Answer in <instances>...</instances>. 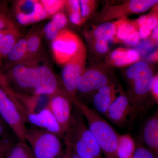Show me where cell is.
Instances as JSON below:
<instances>
[{
    "label": "cell",
    "instance_id": "obj_30",
    "mask_svg": "<svg viewBox=\"0 0 158 158\" xmlns=\"http://www.w3.org/2000/svg\"><path fill=\"white\" fill-rule=\"evenodd\" d=\"M0 88H2L11 98V99L15 102L16 105H18L19 102L15 96V92L10 86L6 76H5V75L3 74L1 72V70H0Z\"/></svg>",
    "mask_w": 158,
    "mask_h": 158
},
{
    "label": "cell",
    "instance_id": "obj_22",
    "mask_svg": "<svg viewBox=\"0 0 158 158\" xmlns=\"http://www.w3.org/2000/svg\"><path fill=\"white\" fill-rule=\"evenodd\" d=\"M118 20L114 23L105 22L101 24L94 29L92 33L95 40L107 39L116 36Z\"/></svg>",
    "mask_w": 158,
    "mask_h": 158
},
{
    "label": "cell",
    "instance_id": "obj_44",
    "mask_svg": "<svg viewBox=\"0 0 158 158\" xmlns=\"http://www.w3.org/2000/svg\"><path fill=\"white\" fill-rule=\"evenodd\" d=\"M8 125L0 116V138L8 135Z\"/></svg>",
    "mask_w": 158,
    "mask_h": 158
},
{
    "label": "cell",
    "instance_id": "obj_2",
    "mask_svg": "<svg viewBox=\"0 0 158 158\" xmlns=\"http://www.w3.org/2000/svg\"><path fill=\"white\" fill-rule=\"evenodd\" d=\"M73 104L86 118L88 127L106 158H117L119 134L94 110L77 98Z\"/></svg>",
    "mask_w": 158,
    "mask_h": 158
},
{
    "label": "cell",
    "instance_id": "obj_38",
    "mask_svg": "<svg viewBox=\"0 0 158 158\" xmlns=\"http://www.w3.org/2000/svg\"><path fill=\"white\" fill-rule=\"evenodd\" d=\"M151 95L152 98V101L156 103L158 102V76L156 75L154 77L152 85L151 88Z\"/></svg>",
    "mask_w": 158,
    "mask_h": 158
},
{
    "label": "cell",
    "instance_id": "obj_19",
    "mask_svg": "<svg viewBox=\"0 0 158 158\" xmlns=\"http://www.w3.org/2000/svg\"><path fill=\"white\" fill-rule=\"evenodd\" d=\"M48 17L47 13L40 1H38L35 10L31 14H16V19L18 22L23 25H28L30 24L38 22L45 19Z\"/></svg>",
    "mask_w": 158,
    "mask_h": 158
},
{
    "label": "cell",
    "instance_id": "obj_23",
    "mask_svg": "<svg viewBox=\"0 0 158 158\" xmlns=\"http://www.w3.org/2000/svg\"><path fill=\"white\" fill-rule=\"evenodd\" d=\"M19 31H13L0 37V60L6 58L15 44L21 38Z\"/></svg>",
    "mask_w": 158,
    "mask_h": 158
},
{
    "label": "cell",
    "instance_id": "obj_28",
    "mask_svg": "<svg viewBox=\"0 0 158 158\" xmlns=\"http://www.w3.org/2000/svg\"><path fill=\"white\" fill-rule=\"evenodd\" d=\"M38 1H19L15 6L16 13L29 15L32 13L36 8Z\"/></svg>",
    "mask_w": 158,
    "mask_h": 158
},
{
    "label": "cell",
    "instance_id": "obj_26",
    "mask_svg": "<svg viewBox=\"0 0 158 158\" xmlns=\"http://www.w3.org/2000/svg\"><path fill=\"white\" fill-rule=\"evenodd\" d=\"M5 9L4 6L0 5V31H18L16 25Z\"/></svg>",
    "mask_w": 158,
    "mask_h": 158
},
{
    "label": "cell",
    "instance_id": "obj_45",
    "mask_svg": "<svg viewBox=\"0 0 158 158\" xmlns=\"http://www.w3.org/2000/svg\"><path fill=\"white\" fill-rule=\"evenodd\" d=\"M152 37L153 42L157 44L158 39V27H156L153 31Z\"/></svg>",
    "mask_w": 158,
    "mask_h": 158
},
{
    "label": "cell",
    "instance_id": "obj_8",
    "mask_svg": "<svg viewBox=\"0 0 158 158\" xmlns=\"http://www.w3.org/2000/svg\"><path fill=\"white\" fill-rule=\"evenodd\" d=\"M114 81L113 73L105 69H85L77 82V94H92L97 90Z\"/></svg>",
    "mask_w": 158,
    "mask_h": 158
},
{
    "label": "cell",
    "instance_id": "obj_11",
    "mask_svg": "<svg viewBox=\"0 0 158 158\" xmlns=\"http://www.w3.org/2000/svg\"><path fill=\"white\" fill-rule=\"evenodd\" d=\"M48 106L65 133L70 127L73 117V101L63 91L50 96Z\"/></svg>",
    "mask_w": 158,
    "mask_h": 158
},
{
    "label": "cell",
    "instance_id": "obj_6",
    "mask_svg": "<svg viewBox=\"0 0 158 158\" xmlns=\"http://www.w3.org/2000/svg\"><path fill=\"white\" fill-rule=\"evenodd\" d=\"M0 116L12 130L18 141L26 142L27 127L24 117L15 102L1 88Z\"/></svg>",
    "mask_w": 158,
    "mask_h": 158
},
{
    "label": "cell",
    "instance_id": "obj_7",
    "mask_svg": "<svg viewBox=\"0 0 158 158\" xmlns=\"http://www.w3.org/2000/svg\"><path fill=\"white\" fill-rule=\"evenodd\" d=\"M84 45L76 34L67 30H62L53 41L52 48L56 62L65 65L77 54Z\"/></svg>",
    "mask_w": 158,
    "mask_h": 158
},
{
    "label": "cell",
    "instance_id": "obj_49",
    "mask_svg": "<svg viewBox=\"0 0 158 158\" xmlns=\"http://www.w3.org/2000/svg\"><path fill=\"white\" fill-rule=\"evenodd\" d=\"M15 31H0V37H2L3 35H5L11 32H13Z\"/></svg>",
    "mask_w": 158,
    "mask_h": 158
},
{
    "label": "cell",
    "instance_id": "obj_1",
    "mask_svg": "<svg viewBox=\"0 0 158 158\" xmlns=\"http://www.w3.org/2000/svg\"><path fill=\"white\" fill-rule=\"evenodd\" d=\"M152 69L146 62L138 61L125 73L128 94L132 105L129 122L131 125L138 116L146 113L152 105L151 88L154 77Z\"/></svg>",
    "mask_w": 158,
    "mask_h": 158
},
{
    "label": "cell",
    "instance_id": "obj_12",
    "mask_svg": "<svg viewBox=\"0 0 158 158\" xmlns=\"http://www.w3.org/2000/svg\"><path fill=\"white\" fill-rule=\"evenodd\" d=\"M24 118L26 123H28L32 126L45 130L64 139L65 133L48 105L37 112L26 113Z\"/></svg>",
    "mask_w": 158,
    "mask_h": 158
},
{
    "label": "cell",
    "instance_id": "obj_34",
    "mask_svg": "<svg viewBox=\"0 0 158 158\" xmlns=\"http://www.w3.org/2000/svg\"><path fill=\"white\" fill-rule=\"evenodd\" d=\"M14 143L13 139L8 135L0 138V157L6 155L8 150Z\"/></svg>",
    "mask_w": 158,
    "mask_h": 158
},
{
    "label": "cell",
    "instance_id": "obj_3",
    "mask_svg": "<svg viewBox=\"0 0 158 158\" xmlns=\"http://www.w3.org/2000/svg\"><path fill=\"white\" fill-rule=\"evenodd\" d=\"M74 105V104H73ZM70 127L65 133V145L82 158H102V150L86 125L84 116L74 105Z\"/></svg>",
    "mask_w": 158,
    "mask_h": 158
},
{
    "label": "cell",
    "instance_id": "obj_43",
    "mask_svg": "<svg viewBox=\"0 0 158 158\" xmlns=\"http://www.w3.org/2000/svg\"><path fill=\"white\" fill-rule=\"evenodd\" d=\"M139 28V35L141 38L145 39L148 37L151 33V31L147 27H141L138 28Z\"/></svg>",
    "mask_w": 158,
    "mask_h": 158
},
{
    "label": "cell",
    "instance_id": "obj_47",
    "mask_svg": "<svg viewBox=\"0 0 158 158\" xmlns=\"http://www.w3.org/2000/svg\"><path fill=\"white\" fill-rule=\"evenodd\" d=\"M63 158H70V147L68 145H65V148L64 150V155Z\"/></svg>",
    "mask_w": 158,
    "mask_h": 158
},
{
    "label": "cell",
    "instance_id": "obj_16",
    "mask_svg": "<svg viewBox=\"0 0 158 158\" xmlns=\"http://www.w3.org/2000/svg\"><path fill=\"white\" fill-rule=\"evenodd\" d=\"M141 140L158 158V114L156 112L147 119L142 130Z\"/></svg>",
    "mask_w": 158,
    "mask_h": 158
},
{
    "label": "cell",
    "instance_id": "obj_50",
    "mask_svg": "<svg viewBox=\"0 0 158 158\" xmlns=\"http://www.w3.org/2000/svg\"><path fill=\"white\" fill-rule=\"evenodd\" d=\"M6 156H3L1 157L0 158H6Z\"/></svg>",
    "mask_w": 158,
    "mask_h": 158
},
{
    "label": "cell",
    "instance_id": "obj_42",
    "mask_svg": "<svg viewBox=\"0 0 158 158\" xmlns=\"http://www.w3.org/2000/svg\"><path fill=\"white\" fill-rule=\"evenodd\" d=\"M148 23V15H143L139 17V18L136 21V23H133L135 26L138 28L141 27H147Z\"/></svg>",
    "mask_w": 158,
    "mask_h": 158
},
{
    "label": "cell",
    "instance_id": "obj_5",
    "mask_svg": "<svg viewBox=\"0 0 158 158\" xmlns=\"http://www.w3.org/2000/svg\"><path fill=\"white\" fill-rule=\"evenodd\" d=\"M87 51L83 45L79 52L65 63L62 72V90L73 102L77 98V82L85 69Z\"/></svg>",
    "mask_w": 158,
    "mask_h": 158
},
{
    "label": "cell",
    "instance_id": "obj_32",
    "mask_svg": "<svg viewBox=\"0 0 158 158\" xmlns=\"http://www.w3.org/2000/svg\"><path fill=\"white\" fill-rule=\"evenodd\" d=\"M132 158H158L148 148L141 143L136 144L135 150Z\"/></svg>",
    "mask_w": 158,
    "mask_h": 158
},
{
    "label": "cell",
    "instance_id": "obj_24",
    "mask_svg": "<svg viewBox=\"0 0 158 158\" xmlns=\"http://www.w3.org/2000/svg\"><path fill=\"white\" fill-rule=\"evenodd\" d=\"M138 31L133 23L130 22L126 18L118 20V24L116 33V40L123 42L130 34Z\"/></svg>",
    "mask_w": 158,
    "mask_h": 158
},
{
    "label": "cell",
    "instance_id": "obj_10",
    "mask_svg": "<svg viewBox=\"0 0 158 158\" xmlns=\"http://www.w3.org/2000/svg\"><path fill=\"white\" fill-rule=\"evenodd\" d=\"M157 0H131L116 6H107L99 16L98 20L106 22L114 19H122L130 14L145 12L157 4Z\"/></svg>",
    "mask_w": 158,
    "mask_h": 158
},
{
    "label": "cell",
    "instance_id": "obj_4",
    "mask_svg": "<svg viewBox=\"0 0 158 158\" xmlns=\"http://www.w3.org/2000/svg\"><path fill=\"white\" fill-rule=\"evenodd\" d=\"M61 138L45 130L31 126L27 128L25 140L35 158H63L64 150Z\"/></svg>",
    "mask_w": 158,
    "mask_h": 158
},
{
    "label": "cell",
    "instance_id": "obj_29",
    "mask_svg": "<svg viewBox=\"0 0 158 158\" xmlns=\"http://www.w3.org/2000/svg\"><path fill=\"white\" fill-rule=\"evenodd\" d=\"M115 42V38L107 39L95 40L94 44V50L99 54H104L110 50L113 43Z\"/></svg>",
    "mask_w": 158,
    "mask_h": 158
},
{
    "label": "cell",
    "instance_id": "obj_39",
    "mask_svg": "<svg viewBox=\"0 0 158 158\" xmlns=\"http://www.w3.org/2000/svg\"><path fill=\"white\" fill-rule=\"evenodd\" d=\"M148 23L147 27L149 28L151 31L153 30L156 27H157L158 24V13L156 12H153L148 15Z\"/></svg>",
    "mask_w": 158,
    "mask_h": 158
},
{
    "label": "cell",
    "instance_id": "obj_41",
    "mask_svg": "<svg viewBox=\"0 0 158 158\" xmlns=\"http://www.w3.org/2000/svg\"><path fill=\"white\" fill-rule=\"evenodd\" d=\"M69 19L72 23L77 25H80L85 22L81 16V14H69Z\"/></svg>",
    "mask_w": 158,
    "mask_h": 158
},
{
    "label": "cell",
    "instance_id": "obj_21",
    "mask_svg": "<svg viewBox=\"0 0 158 158\" xmlns=\"http://www.w3.org/2000/svg\"><path fill=\"white\" fill-rule=\"evenodd\" d=\"M6 158H35L27 142L18 141L14 143L6 154Z\"/></svg>",
    "mask_w": 158,
    "mask_h": 158
},
{
    "label": "cell",
    "instance_id": "obj_20",
    "mask_svg": "<svg viewBox=\"0 0 158 158\" xmlns=\"http://www.w3.org/2000/svg\"><path fill=\"white\" fill-rule=\"evenodd\" d=\"M27 54V38H21L11 48L6 58L15 65L25 61Z\"/></svg>",
    "mask_w": 158,
    "mask_h": 158
},
{
    "label": "cell",
    "instance_id": "obj_36",
    "mask_svg": "<svg viewBox=\"0 0 158 158\" xmlns=\"http://www.w3.org/2000/svg\"><path fill=\"white\" fill-rule=\"evenodd\" d=\"M65 6L68 9L69 14H81L80 2L78 0L65 1Z\"/></svg>",
    "mask_w": 158,
    "mask_h": 158
},
{
    "label": "cell",
    "instance_id": "obj_25",
    "mask_svg": "<svg viewBox=\"0 0 158 158\" xmlns=\"http://www.w3.org/2000/svg\"><path fill=\"white\" fill-rule=\"evenodd\" d=\"M27 54L26 60L29 61L36 56L41 45V37L40 34L34 33L27 38Z\"/></svg>",
    "mask_w": 158,
    "mask_h": 158
},
{
    "label": "cell",
    "instance_id": "obj_18",
    "mask_svg": "<svg viewBox=\"0 0 158 158\" xmlns=\"http://www.w3.org/2000/svg\"><path fill=\"white\" fill-rule=\"evenodd\" d=\"M136 144L129 134L119 135L116 150L117 158H132Z\"/></svg>",
    "mask_w": 158,
    "mask_h": 158
},
{
    "label": "cell",
    "instance_id": "obj_35",
    "mask_svg": "<svg viewBox=\"0 0 158 158\" xmlns=\"http://www.w3.org/2000/svg\"><path fill=\"white\" fill-rule=\"evenodd\" d=\"M44 31L47 38L52 41H53L56 38L60 31L51 21L46 25Z\"/></svg>",
    "mask_w": 158,
    "mask_h": 158
},
{
    "label": "cell",
    "instance_id": "obj_14",
    "mask_svg": "<svg viewBox=\"0 0 158 158\" xmlns=\"http://www.w3.org/2000/svg\"><path fill=\"white\" fill-rule=\"evenodd\" d=\"M39 80L33 94L51 96L62 91L56 77L45 65L37 66Z\"/></svg>",
    "mask_w": 158,
    "mask_h": 158
},
{
    "label": "cell",
    "instance_id": "obj_37",
    "mask_svg": "<svg viewBox=\"0 0 158 158\" xmlns=\"http://www.w3.org/2000/svg\"><path fill=\"white\" fill-rule=\"evenodd\" d=\"M141 39L138 31H137L128 36L123 42L127 45L134 46L139 43Z\"/></svg>",
    "mask_w": 158,
    "mask_h": 158
},
{
    "label": "cell",
    "instance_id": "obj_27",
    "mask_svg": "<svg viewBox=\"0 0 158 158\" xmlns=\"http://www.w3.org/2000/svg\"><path fill=\"white\" fill-rule=\"evenodd\" d=\"M40 2L44 7L48 15L53 16L59 12L65 6V1L61 0H43Z\"/></svg>",
    "mask_w": 158,
    "mask_h": 158
},
{
    "label": "cell",
    "instance_id": "obj_46",
    "mask_svg": "<svg viewBox=\"0 0 158 158\" xmlns=\"http://www.w3.org/2000/svg\"><path fill=\"white\" fill-rule=\"evenodd\" d=\"M158 50L155 51L154 52L148 56L149 60H151L153 62H156L158 61Z\"/></svg>",
    "mask_w": 158,
    "mask_h": 158
},
{
    "label": "cell",
    "instance_id": "obj_15",
    "mask_svg": "<svg viewBox=\"0 0 158 158\" xmlns=\"http://www.w3.org/2000/svg\"><path fill=\"white\" fill-rule=\"evenodd\" d=\"M120 86L113 81L102 87L92 94V102L94 111L98 114L106 115L109 107L116 98Z\"/></svg>",
    "mask_w": 158,
    "mask_h": 158
},
{
    "label": "cell",
    "instance_id": "obj_17",
    "mask_svg": "<svg viewBox=\"0 0 158 158\" xmlns=\"http://www.w3.org/2000/svg\"><path fill=\"white\" fill-rule=\"evenodd\" d=\"M140 58V52L136 49L119 48L111 52L108 61L111 65L122 67L134 64L139 61Z\"/></svg>",
    "mask_w": 158,
    "mask_h": 158
},
{
    "label": "cell",
    "instance_id": "obj_9",
    "mask_svg": "<svg viewBox=\"0 0 158 158\" xmlns=\"http://www.w3.org/2000/svg\"><path fill=\"white\" fill-rule=\"evenodd\" d=\"M6 77L10 85L12 82L16 88L20 89L17 93L29 94H33L39 80L37 67L29 66L23 63L15 64L9 76Z\"/></svg>",
    "mask_w": 158,
    "mask_h": 158
},
{
    "label": "cell",
    "instance_id": "obj_31",
    "mask_svg": "<svg viewBox=\"0 0 158 158\" xmlns=\"http://www.w3.org/2000/svg\"><path fill=\"white\" fill-rule=\"evenodd\" d=\"M80 2L81 15L84 21L90 16L93 12L95 6V1L89 0H81Z\"/></svg>",
    "mask_w": 158,
    "mask_h": 158
},
{
    "label": "cell",
    "instance_id": "obj_48",
    "mask_svg": "<svg viewBox=\"0 0 158 158\" xmlns=\"http://www.w3.org/2000/svg\"><path fill=\"white\" fill-rule=\"evenodd\" d=\"M68 146H69V147H70V158H82L74 152L72 148H71L70 146H69V145H68Z\"/></svg>",
    "mask_w": 158,
    "mask_h": 158
},
{
    "label": "cell",
    "instance_id": "obj_40",
    "mask_svg": "<svg viewBox=\"0 0 158 158\" xmlns=\"http://www.w3.org/2000/svg\"><path fill=\"white\" fill-rule=\"evenodd\" d=\"M138 50H136L138 52L144 54L148 52L153 47V44L149 41H144L141 42L139 45L138 46Z\"/></svg>",
    "mask_w": 158,
    "mask_h": 158
},
{
    "label": "cell",
    "instance_id": "obj_13",
    "mask_svg": "<svg viewBox=\"0 0 158 158\" xmlns=\"http://www.w3.org/2000/svg\"><path fill=\"white\" fill-rule=\"evenodd\" d=\"M119 95L116 97L107 111L105 116L114 124L120 127L129 123L132 113V105L128 93L119 88Z\"/></svg>",
    "mask_w": 158,
    "mask_h": 158
},
{
    "label": "cell",
    "instance_id": "obj_33",
    "mask_svg": "<svg viewBox=\"0 0 158 158\" xmlns=\"http://www.w3.org/2000/svg\"><path fill=\"white\" fill-rule=\"evenodd\" d=\"M67 17L64 13L59 12L54 15L51 21L59 31H61L67 24Z\"/></svg>",
    "mask_w": 158,
    "mask_h": 158
}]
</instances>
